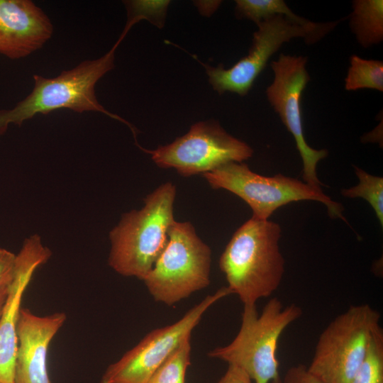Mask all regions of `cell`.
<instances>
[{
  "mask_svg": "<svg viewBox=\"0 0 383 383\" xmlns=\"http://www.w3.org/2000/svg\"><path fill=\"white\" fill-rule=\"evenodd\" d=\"M281 228L269 220L251 217L233 235L219 259L228 287L243 306L270 296L279 287L285 261L279 242Z\"/></svg>",
  "mask_w": 383,
  "mask_h": 383,
  "instance_id": "1",
  "label": "cell"
},
{
  "mask_svg": "<svg viewBox=\"0 0 383 383\" xmlns=\"http://www.w3.org/2000/svg\"><path fill=\"white\" fill-rule=\"evenodd\" d=\"M129 28L125 27L113 46L101 57L87 60L74 68L62 71L55 77L33 75L32 91L13 109L0 110V135L13 123L18 126L36 114L68 109L74 112L96 111L133 126L123 118L105 109L98 101L95 94L97 82L114 67L115 51Z\"/></svg>",
  "mask_w": 383,
  "mask_h": 383,
  "instance_id": "2",
  "label": "cell"
},
{
  "mask_svg": "<svg viewBox=\"0 0 383 383\" xmlns=\"http://www.w3.org/2000/svg\"><path fill=\"white\" fill-rule=\"evenodd\" d=\"M175 196V185L165 182L144 199L141 209L122 216L109 233L108 262L114 271L144 279L168 241Z\"/></svg>",
  "mask_w": 383,
  "mask_h": 383,
  "instance_id": "3",
  "label": "cell"
},
{
  "mask_svg": "<svg viewBox=\"0 0 383 383\" xmlns=\"http://www.w3.org/2000/svg\"><path fill=\"white\" fill-rule=\"evenodd\" d=\"M301 314L299 306H284L276 297L267 302L260 315L256 306H243L240 328L235 338L208 355L238 367L255 383H281L277 357L279 340Z\"/></svg>",
  "mask_w": 383,
  "mask_h": 383,
  "instance_id": "4",
  "label": "cell"
},
{
  "mask_svg": "<svg viewBox=\"0 0 383 383\" xmlns=\"http://www.w3.org/2000/svg\"><path fill=\"white\" fill-rule=\"evenodd\" d=\"M211 251L189 222L175 220L167 245L143 280L155 301L172 306L210 284Z\"/></svg>",
  "mask_w": 383,
  "mask_h": 383,
  "instance_id": "5",
  "label": "cell"
},
{
  "mask_svg": "<svg viewBox=\"0 0 383 383\" xmlns=\"http://www.w3.org/2000/svg\"><path fill=\"white\" fill-rule=\"evenodd\" d=\"M340 22V20L316 23L303 17L295 19L275 15L259 23L253 33L247 55L228 69L223 65L216 67L204 65L214 90L246 95L264 70L268 60L282 45L294 38H302L306 44H313L323 38Z\"/></svg>",
  "mask_w": 383,
  "mask_h": 383,
  "instance_id": "6",
  "label": "cell"
},
{
  "mask_svg": "<svg viewBox=\"0 0 383 383\" xmlns=\"http://www.w3.org/2000/svg\"><path fill=\"white\" fill-rule=\"evenodd\" d=\"M202 176L213 189H223L245 201L252 210V216L268 220L278 208L289 203L313 200L327 207L328 215L343 216V207L316 188L297 179L282 174L265 177L252 172L244 162H232Z\"/></svg>",
  "mask_w": 383,
  "mask_h": 383,
  "instance_id": "7",
  "label": "cell"
},
{
  "mask_svg": "<svg viewBox=\"0 0 383 383\" xmlns=\"http://www.w3.org/2000/svg\"><path fill=\"white\" fill-rule=\"evenodd\" d=\"M380 314L369 304L350 306L320 335L309 371L324 383H349L363 362Z\"/></svg>",
  "mask_w": 383,
  "mask_h": 383,
  "instance_id": "8",
  "label": "cell"
},
{
  "mask_svg": "<svg viewBox=\"0 0 383 383\" xmlns=\"http://www.w3.org/2000/svg\"><path fill=\"white\" fill-rule=\"evenodd\" d=\"M140 148L151 155L159 167L175 169L184 177L203 174L232 162H243L253 153L249 145L216 121L196 123L185 135L155 150Z\"/></svg>",
  "mask_w": 383,
  "mask_h": 383,
  "instance_id": "9",
  "label": "cell"
},
{
  "mask_svg": "<svg viewBox=\"0 0 383 383\" xmlns=\"http://www.w3.org/2000/svg\"><path fill=\"white\" fill-rule=\"evenodd\" d=\"M233 294L228 287L206 296L177 322L156 328L146 335L118 361L111 364L100 383H148L155 370L184 340L213 304Z\"/></svg>",
  "mask_w": 383,
  "mask_h": 383,
  "instance_id": "10",
  "label": "cell"
},
{
  "mask_svg": "<svg viewBox=\"0 0 383 383\" xmlns=\"http://www.w3.org/2000/svg\"><path fill=\"white\" fill-rule=\"evenodd\" d=\"M307 57L281 53L271 62L274 79L266 89V96L271 106L279 116L283 124L293 135L303 162V179L316 188L323 184L319 181L316 167L326 157L327 150L311 148L304 136L301 101L302 93L310 80L306 70Z\"/></svg>",
  "mask_w": 383,
  "mask_h": 383,
  "instance_id": "11",
  "label": "cell"
},
{
  "mask_svg": "<svg viewBox=\"0 0 383 383\" xmlns=\"http://www.w3.org/2000/svg\"><path fill=\"white\" fill-rule=\"evenodd\" d=\"M51 252L38 235L27 238L16 255L7 296L0 317V383H15L14 368L18 346L17 325L23 294L37 268Z\"/></svg>",
  "mask_w": 383,
  "mask_h": 383,
  "instance_id": "12",
  "label": "cell"
},
{
  "mask_svg": "<svg viewBox=\"0 0 383 383\" xmlns=\"http://www.w3.org/2000/svg\"><path fill=\"white\" fill-rule=\"evenodd\" d=\"M67 319L63 312L40 316L21 308L17 325L15 383H52L48 370V349Z\"/></svg>",
  "mask_w": 383,
  "mask_h": 383,
  "instance_id": "13",
  "label": "cell"
},
{
  "mask_svg": "<svg viewBox=\"0 0 383 383\" xmlns=\"http://www.w3.org/2000/svg\"><path fill=\"white\" fill-rule=\"evenodd\" d=\"M53 26L30 0H0V53L16 60L41 48L51 38Z\"/></svg>",
  "mask_w": 383,
  "mask_h": 383,
  "instance_id": "14",
  "label": "cell"
},
{
  "mask_svg": "<svg viewBox=\"0 0 383 383\" xmlns=\"http://www.w3.org/2000/svg\"><path fill=\"white\" fill-rule=\"evenodd\" d=\"M349 25L357 43L369 48L383 40V1L355 0Z\"/></svg>",
  "mask_w": 383,
  "mask_h": 383,
  "instance_id": "15",
  "label": "cell"
},
{
  "mask_svg": "<svg viewBox=\"0 0 383 383\" xmlns=\"http://www.w3.org/2000/svg\"><path fill=\"white\" fill-rule=\"evenodd\" d=\"M345 79L347 91L370 89L383 91V62L352 55Z\"/></svg>",
  "mask_w": 383,
  "mask_h": 383,
  "instance_id": "16",
  "label": "cell"
},
{
  "mask_svg": "<svg viewBox=\"0 0 383 383\" xmlns=\"http://www.w3.org/2000/svg\"><path fill=\"white\" fill-rule=\"evenodd\" d=\"M359 183L350 189H342L341 194L348 198H362L373 209L376 216L383 226V178L368 174L354 166Z\"/></svg>",
  "mask_w": 383,
  "mask_h": 383,
  "instance_id": "17",
  "label": "cell"
},
{
  "mask_svg": "<svg viewBox=\"0 0 383 383\" xmlns=\"http://www.w3.org/2000/svg\"><path fill=\"white\" fill-rule=\"evenodd\" d=\"M191 338L181 343L155 370L148 383H185L190 365Z\"/></svg>",
  "mask_w": 383,
  "mask_h": 383,
  "instance_id": "18",
  "label": "cell"
},
{
  "mask_svg": "<svg viewBox=\"0 0 383 383\" xmlns=\"http://www.w3.org/2000/svg\"><path fill=\"white\" fill-rule=\"evenodd\" d=\"M349 383H383V331L380 326L372 336L363 362Z\"/></svg>",
  "mask_w": 383,
  "mask_h": 383,
  "instance_id": "19",
  "label": "cell"
},
{
  "mask_svg": "<svg viewBox=\"0 0 383 383\" xmlns=\"http://www.w3.org/2000/svg\"><path fill=\"white\" fill-rule=\"evenodd\" d=\"M235 11L238 16L255 22L261 21L275 15L299 18L283 0H237Z\"/></svg>",
  "mask_w": 383,
  "mask_h": 383,
  "instance_id": "20",
  "label": "cell"
},
{
  "mask_svg": "<svg viewBox=\"0 0 383 383\" xmlns=\"http://www.w3.org/2000/svg\"><path fill=\"white\" fill-rule=\"evenodd\" d=\"M168 1H127L128 21L135 24L140 20H148L157 27H162L166 15Z\"/></svg>",
  "mask_w": 383,
  "mask_h": 383,
  "instance_id": "21",
  "label": "cell"
},
{
  "mask_svg": "<svg viewBox=\"0 0 383 383\" xmlns=\"http://www.w3.org/2000/svg\"><path fill=\"white\" fill-rule=\"evenodd\" d=\"M281 383H324L318 377L311 373L304 365H297L289 367Z\"/></svg>",
  "mask_w": 383,
  "mask_h": 383,
  "instance_id": "22",
  "label": "cell"
},
{
  "mask_svg": "<svg viewBox=\"0 0 383 383\" xmlns=\"http://www.w3.org/2000/svg\"><path fill=\"white\" fill-rule=\"evenodd\" d=\"M16 255L0 248V289L11 280Z\"/></svg>",
  "mask_w": 383,
  "mask_h": 383,
  "instance_id": "23",
  "label": "cell"
},
{
  "mask_svg": "<svg viewBox=\"0 0 383 383\" xmlns=\"http://www.w3.org/2000/svg\"><path fill=\"white\" fill-rule=\"evenodd\" d=\"M250 377L237 366L228 365L224 374L216 383H251Z\"/></svg>",
  "mask_w": 383,
  "mask_h": 383,
  "instance_id": "24",
  "label": "cell"
},
{
  "mask_svg": "<svg viewBox=\"0 0 383 383\" xmlns=\"http://www.w3.org/2000/svg\"><path fill=\"white\" fill-rule=\"evenodd\" d=\"M7 287L8 285L0 289V317L7 296Z\"/></svg>",
  "mask_w": 383,
  "mask_h": 383,
  "instance_id": "25",
  "label": "cell"
}]
</instances>
